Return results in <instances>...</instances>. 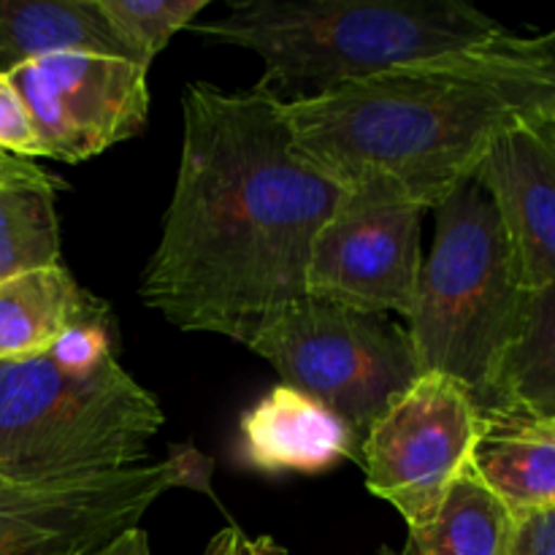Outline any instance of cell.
Wrapping results in <instances>:
<instances>
[{
    "instance_id": "6da1fadb",
    "label": "cell",
    "mask_w": 555,
    "mask_h": 555,
    "mask_svg": "<svg viewBox=\"0 0 555 555\" xmlns=\"http://www.w3.org/2000/svg\"><path fill=\"white\" fill-rule=\"evenodd\" d=\"M182 157L141 301L179 331L247 347L307 301L314 236L341 188L298 150L280 103L206 81L182 98Z\"/></svg>"
},
{
    "instance_id": "7a4b0ae2",
    "label": "cell",
    "mask_w": 555,
    "mask_h": 555,
    "mask_svg": "<svg viewBox=\"0 0 555 555\" xmlns=\"http://www.w3.org/2000/svg\"><path fill=\"white\" fill-rule=\"evenodd\" d=\"M555 112V30L513 33L396 65L282 106L298 150L345 190L437 209L504 133Z\"/></svg>"
},
{
    "instance_id": "3957f363",
    "label": "cell",
    "mask_w": 555,
    "mask_h": 555,
    "mask_svg": "<svg viewBox=\"0 0 555 555\" xmlns=\"http://www.w3.org/2000/svg\"><path fill=\"white\" fill-rule=\"evenodd\" d=\"M195 30L258 54L263 76L253 90L293 106L507 27L464 0H242Z\"/></svg>"
},
{
    "instance_id": "277c9868",
    "label": "cell",
    "mask_w": 555,
    "mask_h": 555,
    "mask_svg": "<svg viewBox=\"0 0 555 555\" xmlns=\"http://www.w3.org/2000/svg\"><path fill=\"white\" fill-rule=\"evenodd\" d=\"M434 211L437 236L423 260L406 334L421 372L455 379L477 406H486L518 339L531 291L507 225L480 179H466Z\"/></svg>"
},
{
    "instance_id": "5b68a950",
    "label": "cell",
    "mask_w": 555,
    "mask_h": 555,
    "mask_svg": "<svg viewBox=\"0 0 555 555\" xmlns=\"http://www.w3.org/2000/svg\"><path fill=\"white\" fill-rule=\"evenodd\" d=\"M155 396L117 361L74 374L49 352L0 361V472L76 477L146 461L163 428Z\"/></svg>"
},
{
    "instance_id": "8992f818",
    "label": "cell",
    "mask_w": 555,
    "mask_h": 555,
    "mask_svg": "<svg viewBox=\"0 0 555 555\" xmlns=\"http://www.w3.org/2000/svg\"><path fill=\"white\" fill-rule=\"evenodd\" d=\"M247 347L276 369L282 385L350 423L358 439L423 374L404 325L312 298L276 314Z\"/></svg>"
},
{
    "instance_id": "52a82bcc",
    "label": "cell",
    "mask_w": 555,
    "mask_h": 555,
    "mask_svg": "<svg viewBox=\"0 0 555 555\" xmlns=\"http://www.w3.org/2000/svg\"><path fill=\"white\" fill-rule=\"evenodd\" d=\"M209 472L211 461L193 448L95 475L0 472V555H98L173 488L209 491Z\"/></svg>"
},
{
    "instance_id": "ba28073f",
    "label": "cell",
    "mask_w": 555,
    "mask_h": 555,
    "mask_svg": "<svg viewBox=\"0 0 555 555\" xmlns=\"http://www.w3.org/2000/svg\"><path fill=\"white\" fill-rule=\"evenodd\" d=\"M477 428L480 406L469 390L423 372L361 439L369 491L388 502L406 529H421L472 461Z\"/></svg>"
},
{
    "instance_id": "9c48e42d",
    "label": "cell",
    "mask_w": 555,
    "mask_h": 555,
    "mask_svg": "<svg viewBox=\"0 0 555 555\" xmlns=\"http://www.w3.org/2000/svg\"><path fill=\"white\" fill-rule=\"evenodd\" d=\"M426 209L374 188L345 190L314 236L307 298L410 320L421 285Z\"/></svg>"
},
{
    "instance_id": "30bf717a",
    "label": "cell",
    "mask_w": 555,
    "mask_h": 555,
    "mask_svg": "<svg viewBox=\"0 0 555 555\" xmlns=\"http://www.w3.org/2000/svg\"><path fill=\"white\" fill-rule=\"evenodd\" d=\"M25 101L41 157L81 163L144 130L150 68L128 57L63 52L5 70Z\"/></svg>"
},
{
    "instance_id": "8fae6325",
    "label": "cell",
    "mask_w": 555,
    "mask_h": 555,
    "mask_svg": "<svg viewBox=\"0 0 555 555\" xmlns=\"http://www.w3.org/2000/svg\"><path fill=\"white\" fill-rule=\"evenodd\" d=\"M491 193L518 253L529 291L555 285V128L537 122L504 133L475 171Z\"/></svg>"
},
{
    "instance_id": "7c38bea8",
    "label": "cell",
    "mask_w": 555,
    "mask_h": 555,
    "mask_svg": "<svg viewBox=\"0 0 555 555\" xmlns=\"http://www.w3.org/2000/svg\"><path fill=\"white\" fill-rule=\"evenodd\" d=\"M358 448L361 439L350 423L312 396L276 385L242 415L236 459L263 475H320Z\"/></svg>"
},
{
    "instance_id": "4fadbf2b",
    "label": "cell",
    "mask_w": 555,
    "mask_h": 555,
    "mask_svg": "<svg viewBox=\"0 0 555 555\" xmlns=\"http://www.w3.org/2000/svg\"><path fill=\"white\" fill-rule=\"evenodd\" d=\"M472 469L515 518L555 509V421L509 401L480 406Z\"/></svg>"
},
{
    "instance_id": "5bb4252c",
    "label": "cell",
    "mask_w": 555,
    "mask_h": 555,
    "mask_svg": "<svg viewBox=\"0 0 555 555\" xmlns=\"http://www.w3.org/2000/svg\"><path fill=\"white\" fill-rule=\"evenodd\" d=\"M103 312L106 304L81 291L63 263L5 276L0 280V361L43 356L70 325Z\"/></svg>"
},
{
    "instance_id": "9a60e30c",
    "label": "cell",
    "mask_w": 555,
    "mask_h": 555,
    "mask_svg": "<svg viewBox=\"0 0 555 555\" xmlns=\"http://www.w3.org/2000/svg\"><path fill=\"white\" fill-rule=\"evenodd\" d=\"M63 52L133 60L101 0H0V70Z\"/></svg>"
},
{
    "instance_id": "2e32d148",
    "label": "cell",
    "mask_w": 555,
    "mask_h": 555,
    "mask_svg": "<svg viewBox=\"0 0 555 555\" xmlns=\"http://www.w3.org/2000/svg\"><path fill=\"white\" fill-rule=\"evenodd\" d=\"M60 190L36 163L0 155V280L60 263Z\"/></svg>"
},
{
    "instance_id": "e0dca14e",
    "label": "cell",
    "mask_w": 555,
    "mask_h": 555,
    "mask_svg": "<svg viewBox=\"0 0 555 555\" xmlns=\"http://www.w3.org/2000/svg\"><path fill=\"white\" fill-rule=\"evenodd\" d=\"M515 520L507 504L466 464L437 515L410 531V542L421 555H504Z\"/></svg>"
},
{
    "instance_id": "ac0fdd59",
    "label": "cell",
    "mask_w": 555,
    "mask_h": 555,
    "mask_svg": "<svg viewBox=\"0 0 555 555\" xmlns=\"http://www.w3.org/2000/svg\"><path fill=\"white\" fill-rule=\"evenodd\" d=\"M493 401H509L555 421V285L529 293L524 325L504 358Z\"/></svg>"
},
{
    "instance_id": "d6986e66",
    "label": "cell",
    "mask_w": 555,
    "mask_h": 555,
    "mask_svg": "<svg viewBox=\"0 0 555 555\" xmlns=\"http://www.w3.org/2000/svg\"><path fill=\"white\" fill-rule=\"evenodd\" d=\"M206 9L209 0H101L112 30L144 68Z\"/></svg>"
},
{
    "instance_id": "ffe728a7",
    "label": "cell",
    "mask_w": 555,
    "mask_h": 555,
    "mask_svg": "<svg viewBox=\"0 0 555 555\" xmlns=\"http://www.w3.org/2000/svg\"><path fill=\"white\" fill-rule=\"evenodd\" d=\"M49 356L63 369L74 374H95L106 363L117 361L112 347V331H108L106 312L98 318L81 320L70 325L63 336L52 345Z\"/></svg>"
},
{
    "instance_id": "44dd1931",
    "label": "cell",
    "mask_w": 555,
    "mask_h": 555,
    "mask_svg": "<svg viewBox=\"0 0 555 555\" xmlns=\"http://www.w3.org/2000/svg\"><path fill=\"white\" fill-rule=\"evenodd\" d=\"M0 155L22 157V160L41 157V141L33 128L30 114L5 70H0Z\"/></svg>"
},
{
    "instance_id": "7402d4cb",
    "label": "cell",
    "mask_w": 555,
    "mask_h": 555,
    "mask_svg": "<svg viewBox=\"0 0 555 555\" xmlns=\"http://www.w3.org/2000/svg\"><path fill=\"white\" fill-rule=\"evenodd\" d=\"M504 555H555V509L520 515Z\"/></svg>"
},
{
    "instance_id": "603a6c76",
    "label": "cell",
    "mask_w": 555,
    "mask_h": 555,
    "mask_svg": "<svg viewBox=\"0 0 555 555\" xmlns=\"http://www.w3.org/2000/svg\"><path fill=\"white\" fill-rule=\"evenodd\" d=\"M204 555H287V551L269 537H249L236 526H228L211 537Z\"/></svg>"
},
{
    "instance_id": "cb8c5ba5",
    "label": "cell",
    "mask_w": 555,
    "mask_h": 555,
    "mask_svg": "<svg viewBox=\"0 0 555 555\" xmlns=\"http://www.w3.org/2000/svg\"><path fill=\"white\" fill-rule=\"evenodd\" d=\"M98 555H152L150 534L141 526H135V529H128L117 540L108 542Z\"/></svg>"
},
{
    "instance_id": "d4e9b609",
    "label": "cell",
    "mask_w": 555,
    "mask_h": 555,
    "mask_svg": "<svg viewBox=\"0 0 555 555\" xmlns=\"http://www.w3.org/2000/svg\"><path fill=\"white\" fill-rule=\"evenodd\" d=\"M379 555H421V553H417V547L412 545V542H406V547H404V551H401V553H393V551H383V553H379Z\"/></svg>"
},
{
    "instance_id": "484cf974",
    "label": "cell",
    "mask_w": 555,
    "mask_h": 555,
    "mask_svg": "<svg viewBox=\"0 0 555 555\" xmlns=\"http://www.w3.org/2000/svg\"><path fill=\"white\" fill-rule=\"evenodd\" d=\"M551 122H553V128H555V112H553V117H551Z\"/></svg>"
}]
</instances>
